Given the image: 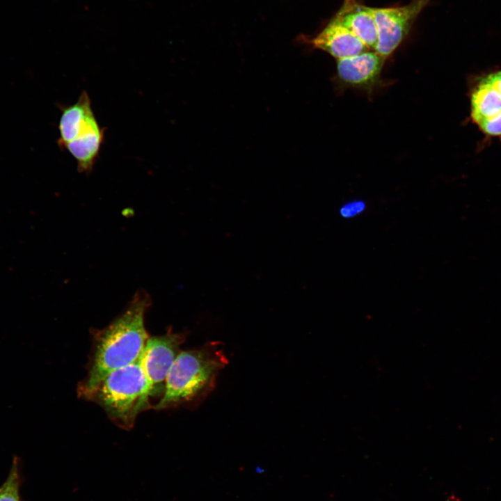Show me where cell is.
I'll list each match as a JSON object with an SVG mask.
<instances>
[{"label":"cell","instance_id":"cell-1","mask_svg":"<svg viewBox=\"0 0 501 501\" xmlns=\"http://www.w3.org/2000/svg\"><path fill=\"white\" fill-rule=\"evenodd\" d=\"M150 305V295L138 291L111 324L93 331L88 373L79 385H93L110 372L140 360L149 337L145 327V315Z\"/></svg>","mask_w":501,"mask_h":501},{"label":"cell","instance_id":"cell-2","mask_svg":"<svg viewBox=\"0 0 501 501\" xmlns=\"http://www.w3.org/2000/svg\"><path fill=\"white\" fill-rule=\"evenodd\" d=\"M228 364L217 341L179 353L168 373L163 395L154 408L195 406L213 390L219 372Z\"/></svg>","mask_w":501,"mask_h":501},{"label":"cell","instance_id":"cell-3","mask_svg":"<svg viewBox=\"0 0 501 501\" xmlns=\"http://www.w3.org/2000/svg\"><path fill=\"white\" fill-rule=\"evenodd\" d=\"M78 394L98 404L113 423L126 430L133 428L139 413L153 406L152 387L140 360L110 372L93 385H79Z\"/></svg>","mask_w":501,"mask_h":501},{"label":"cell","instance_id":"cell-4","mask_svg":"<svg viewBox=\"0 0 501 501\" xmlns=\"http://www.w3.org/2000/svg\"><path fill=\"white\" fill-rule=\"evenodd\" d=\"M430 0H411L400 6L373 8L377 29L374 49L388 58L408 35L413 24Z\"/></svg>","mask_w":501,"mask_h":501},{"label":"cell","instance_id":"cell-5","mask_svg":"<svg viewBox=\"0 0 501 501\" xmlns=\"http://www.w3.org/2000/svg\"><path fill=\"white\" fill-rule=\"evenodd\" d=\"M186 336V333H175L169 329L164 335L148 338L140 363L153 396L161 393L163 395L168 373Z\"/></svg>","mask_w":501,"mask_h":501},{"label":"cell","instance_id":"cell-6","mask_svg":"<svg viewBox=\"0 0 501 501\" xmlns=\"http://www.w3.org/2000/svg\"><path fill=\"white\" fill-rule=\"evenodd\" d=\"M470 100L472 122L484 134L501 137V70L479 78Z\"/></svg>","mask_w":501,"mask_h":501},{"label":"cell","instance_id":"cell-7","mask_svg":"<svg viewBox=\"0 0 501 501\" xmlns=\"http://www.w3.org/2000/svg\"><path fill=\"white\" fill-rule=\"evenodd\" d=\"M104 136V128L100 127L91 110L59 141V144L76 160L79 173H89L98 157Z\"/></svg>","mask_w":501,"mask_h":501},{"label":"cell","instance_id":"cell-8","mask_svg":"<svg viewBox=\"0 0 501 501\" xmlns=\"http://www.w3.org/2000/svg\"><path fill=\"white\" fill-rule=\"evenodd\" d=\"M385 60L370 50L337 60V79L347 86L370 89L379 81Z\"/></svg>","mask_w":501,"mask_h":501},{"label":"cell","instance_id":"cell-9","mask_svg":"<svg viewBox=\"0 0 501 501\" xmlns=\"http://www.w3.org/2000/svg\"><path fill=\"white\" fill-rule=\"evenodd\" d=\"M308 43L337 60L370 50L349 29L333 19L316 36L309 39Z\"/></svg>","mask_w":501,"mask_h":501},{"label":"cell","instance_id":"cell-10","mask_svg":"<svg viewBox=\"0 0 501 501\" xmlns=\"http://www.w3.org/2000/svg\"><path fill=\"white\" fill-rule=\"evenodd\" d=\"M332 19L349 29L370 50L374 51L377 29L372 7L358 0H344Z\"/></svg>","mask_w":501,"mask_h":501},{"label":"cell","instance_id":"cell-11","mask_svg":"<svg viewBox=\"0 0 501 501\" xmlns=\"http://www.w3.org/2000/svg\"><path fill=\"white\" fill-rule=\"evenodd\" d=\"M22 481L20 460L18 456H14L8 477L0 486V501H21Z\"/></svg>","mask_w":501,"mask_h":501},{"label":"cell","instance_id":"cell-12","mask_svg":"<svg viewBox=\"0 0 501 501\" xmlns=\"http://www.w3.org/2000/svg\"><path fill=\"white\" fill-rule=\"evenodd\" d=\"M365 209V204L362 200H354L344 204L340 209V213L344 218L355 216Z\"/></svg>","mask_w":501,"mask_h":501}]
</instances>
